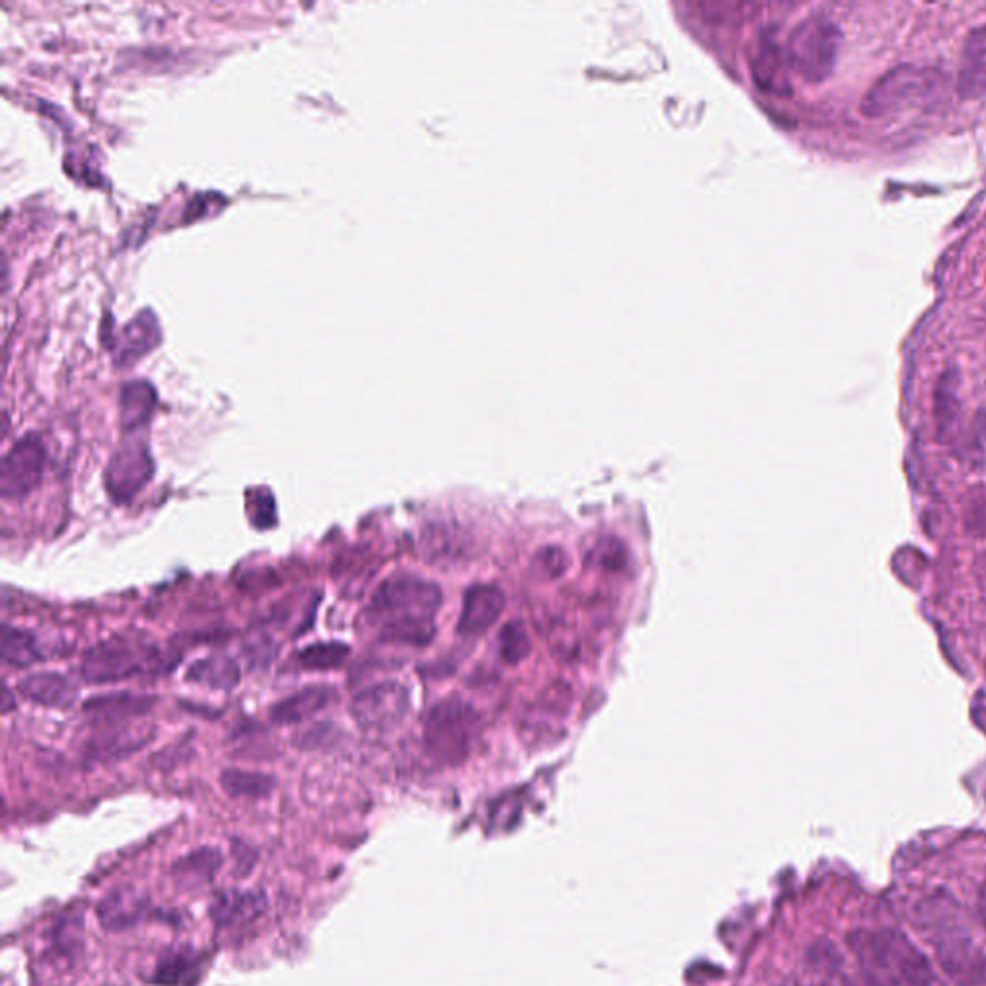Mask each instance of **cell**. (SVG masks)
Here are the masks:
<instances>
[{"label": "cell", "instance_id": "obj_1", "mask_svg": "<svg viewBox=\"0 0 986 986\" xmlns=\"http://www.w3.org/2000/svg\"><path fill=\"white\" fill-rule=\"evenodd\" d=\"M441 605V590L418 577H393L377 588L369 605L370 621L382 638L424 646L434 636V616Z\"/></svg>", "mask_w": 986, "mask_h": 986}, {"label": "cell", "instance_id": "obj_2", "mask_svg": "<svg viewBox=\"0 0 986 986\" xmlns=\"http://www.w3.org/2000/svg\"><path fill=\"white\" fill-rule=\"evenodd\" d=\"M164 655L149 639L118 634L89 647L81 661V677L91 684L120 682L141 672L161 669Z\"/></svg>", "mask_w": 986, "mask_h": 986}, {"label": "cell", "instance_id": "obj_3", "mask_svg": "<svg viewBox=\"0 0 986 986\" xmlns=\"http://www.w3.org/2000/svg\"><path fill=\"white\" fill-rule=\"evenodd\" d=\"M842 33L834 20L811 14L793 28L786 43V61L809 84H821L831 76L839 61Z\"/></svg>", "mask_w": 986, "mask_h": 986}, {"label": "cell", "instance_id": "obj_4", "mask_svg": "<svg viewBox=\"0 0 986 986\" xmlns=\"http://www.w3.org/2000/svg\"><path fill=\"white\" fill-rule=\"evenodd\" d=\"M480 732L476 709L459 698L439 701L424 723V746L439 763H459L470 754Z\"/></svg>", "mask_w": 986, "mask_h": 986}, {"label": "cell", "instance_id": "obj_5", "mask_svg": "<svg viewBox=\"0 0 986 986\" xmlns=\"http://www.w3.org/2000/svg\"><path fill=\"white\" fill-rule=\"evenodd\" d=\"M934 76L931 69L919 66H898L878 77L862 102V112L867 118H886L913 107L932 91Z\"/></svg>", "mask_w": 986, "mask_h": 986}, {"label": "cell", "instance_id": "obj_6", "mask_svg": "<svg viewBox=\"0 0 986 986\" xmlns=\"http://www.w3.org/2000/svg\"><path fill=\"white\" fill-rule=\"evenodd\" d=\"M46 449L43 439L28 434L4 454L0 462V495L20 500L37 487L45 474Z\"/></svg>", "mask_w": 986, "mask_h": 986}, {"label": "cell", "instance_id": "obj_7", "mask_svg": "<svg viewBox=\"0 0 986 986\" xmlns=\"http://www.w3.org/2000/svg\"><path fill=\"white\" fill-rule=\"evenodd\" d=\"M408 711V692L399 682H384L362 690L353 703L351 713L361 728L385 732L397 726Z\"/></svg>", "mask_w": 986, "mask_h": 986}, {"label": "cell", "instance_id": "obj_8", "mask_svg": "<svg viewBox=\"0 0 986 986\" xmlns=\"http://www.w3.org/2000/svg\"><path fill=\"white\" fill-rule=\"evenodd\" d=\"M154 474V461L143 441H128L108 462L107 492L116 503H128L145 487Z\"/></svg>", "mask_w": 986, "mask_h": 986}, {"label": "cell", "instance_id": "obj_9", "mask_svg": "<svg viewBox=\"0 0 986 986\" xmlns=\"http://www.w3.org/2000/svg\"><path fill=\"white\" fill-rule=\"evenodd\" d=\"M940 967L960 986L986 985V954L965 931L934 942Z\"/></svg>", "mask_w": 986, "mask_h": 986}, {"label": "cell", "instance_id": "obj_10", "mask_svg": "<svg viewBox=\"0 0 986 986\" xmlns=\"http://www.w3.org/2000/svg\"><path fill=\"white\" fill-rule=\"evenodd\" d=\"M880 944L886 967L894 969L903 986H944L923 952L900 932L880 931Z\"/></svg>", "mask_w": 986, "mask_h": 986}, {"label": "cell", "instance_id": "obj_11", "mask_svg": "<svg viewBox=\"0 0 986 986\" xmlns=\"http://www.w3.org/2000/svg\"><path fill=\"white\" fill-rule=\"evenodd\" d=\"M957 92L963 100H978L986 95V23L971 30L963 41Z\"/></svg>", "mask_w": 986, "mask_h": 986}, {"label": "cell", "instance_id": "obj_12", "mask_svg": "<svg viewBox=\"0 0 986 986\" xmlns=\"http://www.w3.org/2000/svg\"><path fill=\"white\" fill-rule=\"evenodd\" d=\"M505 598L500 588L490 584H476L464 593L459 632L467 636H476L492 628L503 613Z\"/></svg>", "mask_w": 986, "mask_h": 986}, {"label": "cell", "instance_id": "obj_13", "mask_svg": "<svg viewBox=\"0 0 986 986\" xmlns=\"http://www.w3.org/2000/svg\"><path fill=\"white\" fill-rule=\"evenodd\" d=\"M156 703V698L145 693L116 692L105 693L87 700L84 711L91 716L95 724L112 726L122 724L128 719L145 715Z\"/></svg>", "mask_w": 986, "mask_h": 986}, {"label": "cell", "instance_id": "obj_14", "mask_svg": "<svg viewBox=\"0 0 986 986\" xmlns=\"http://www.w3.org/2000/svg\"><path fill=\"white\" fill-rule=\"evenodd\" d=\"M18 692L25 700L39 703L43 708L68 709L77 698L76 684L58 672H35L20 680Z\"/></svg>", "mask_w": 986, "mask_h": 986}, {"label": "cell", "instance_id": "obj_15", "mask_svg": "<svg viewBox=\"0 0 986 986\" xmlns=\"http://www.w3.org/2000/svg\"><path fill=\"white\" fill-rule=\"evenodd\" d=\"M336 698H338V692L330 686L303 688L289 698L277 701L276 705L270 709V719H272V723L276 724L300 723L331 705Z\"/></svg>", "mask_w": 986, "mask_h": 986}, {"label": "cell", "instance_id": "obj_16", "mask_svg": "<svg viewBox=\"0 0 986 986\" xmlns=\"http://www.w3.org/2000/svg\"><path fill=\"white\" fill-rule=\"evenodd\" d=\"M161 343V328L156 322V316L151 310H143L141 315L131 318L122 330V341L118 349V362L131 364Z\"/></svg>", "mask_w": 986, "mask_h": 986}, {"label": "cell", "instance_id": "obj_17", "mask_svg": "<svg viewBox=\"0 0 986 986\" xmlns=\"http://www.w3.org/2000/svg\"><path fill=\"white\" fill-rule=\"evenodd\" d=\"M264 909V898L261 894L222 892L216 896L212 906H210V916L218 927H230V924L245 923L261 913Z\"/></svg>", "mask_w": 986, "mask_h": 986}, {"label": "cell", "instance_id": "obj_18", "mask_svg": "<svg viewBox=\"0 0 986 986\" xmlns=\"http://www.w3.org/2000/svg\"><path fill=\"white\" fill-rule=\"evenodd\" d=\"M156 407V390L145 380L128 382L122 387L120 408H122L123 430H135L149 423Z\"/></svg>", "mask_w": 986, "mask_h": 986}, {"label": "cell", "instance_id": "obj_19", "mask_svg": "<svg viewBox=\"0 0 986 986\" xmlns=\"http://www.w3.org/2000/svg\"><path fill=\"white\" fill-rule=\"evenodd\" d=\"M185 678L189 682H197V684L208 686V688L230 690L239 682V667L238 662L230 657L212 655L207 659L193 662Z\"/></svg>", "mask_w": 986, "mask_h": 986}, {"label": "cell", "instance_id": "obj_20", "mask_svg": "<svg viewBox=\"0 0 986 986\" xmlns=\"http://www.w3.org/2000/svg\"><path fill=\"white\" fill-rule=\"evenodd\" d=\"M0 655H2L4 665L15 667V669H25V667H31L33 662L43 659V655L39 651L37 639L33 638L30 632L12 628L8 624L2 626Z\"/></svg>", "mask_w": 986, "mask_h": 986}, {"label": "cell", "instance_id": "obj_21", "mask_svg": "<svg viewBox=\"0 0 986 986\" xmlns=\"http://www.w3.org/2000/svg\"><path fill=\"white\" fill-rule=\"evenodd\" d=\"M222 786L233 798H264L274 790V778L251 770L228 769L222 775Z\"/></svg>", "mask_w": 986, "mask_h": 986}, {"label": "cell", "instance_id": "obj_22", "mask_svg": "<svg viewBox=\"0 0 986 986\" xmlns=\"http://www.w3.org/2000/svg\"><path fill=\"white\" fill-rule=\"evenodd\" d=\"M349 655V647L341 642H318L313 646L303 647L297 654V661L300 667L307 670H330L338 669L339 665Z\"/></svg>", "mask_w": 986, "mask_h": 986}, {"label": "cell", "instance_id": "obj_23", "mask_svg": "<svg viewBox=\"0 0 986 986\" xmlns=\"http://www.w3.org/2000/svg\"><path fill=\"white\" fill-rule=\"evenodd\" d=\"M532 644L521 623H508L500 634V654L503 661L516 665L530 654Z\"/></svg>", "mask_w": 986, "mask_h": 986}, {"label": "cell", "instance_id": "obj_24", "mask_svg": "<svg viewBox=\"0 0 986 986\" xmlns=\"http://www.w3.org/2000/svg\"><path fill=\"white\" fill-rule=\"evenodd\" d=\"M957 413V382L954 372H947L942 376L936 392V423L940 430H946L954 423Z\"/></svg>", "mask_w": 986, "mask_h": 986}, {"label": "cell", "instance_id": "obj_25", "mask_svg": "<svg viewBox=\"0 0 986 986\" xmlns=\"http://www.w3.org/2000/svg\"><path fill=\"white\" fill-rule=\"evenodd\" d=\"M251 518L256 528H270L276 524V503L266 490H261L259 497L251 501Z\"/></svg>", "mask_w": 986, "mask_h": 986}, {"label": "cell", "instance_id": "obj_26", "mask_svg": "<svg viewBox=\"0 0 986 986\" xmlns=\"http://www.w3.org/2000/svg\"><path fill=\"white\" fill-rule=\"evenodd\" d=\"M185 954H176L172 960L161 965V977L158 980L162 983H169V985H177V983H185L184 978V969H193L197 971V965L193 963V960L189 957H184Z\"/></svg>", "mask_w": 986, "mask_h": 986}, {"label": "cell", "instance_id": "obj_27", "mask_svg": "<svg viewBox=\"0 0 986 986\" xmlns=\"http://www.w3.org/2000/svg\"><path fill=\"white\" fill-rule=\"evenodd\" d=\"M216 199H222V197H218L215 193L197 195V197L189 202V210H187V215H185L187 216L185 222H193V220H197V218H205V215H207V207L215 205Z\"/></svg>", "mask_w": 986, "mask_h": 986}, {"label": "cell", "instance_id": "obj_28", "mask_svg": "<svg viewBox=\"0 0 986 986\" xmlns=\"http://www.w3.org/2000/svg\"><path fill=\"white\" fill-rule=\"evenodd\" d=\"M977 919L980 927L985 929L986 932V880L983 883V886L978 888L977 894Z\"/></svg>", "mask_w": 986, "mask_h": 986}]
</instances>
